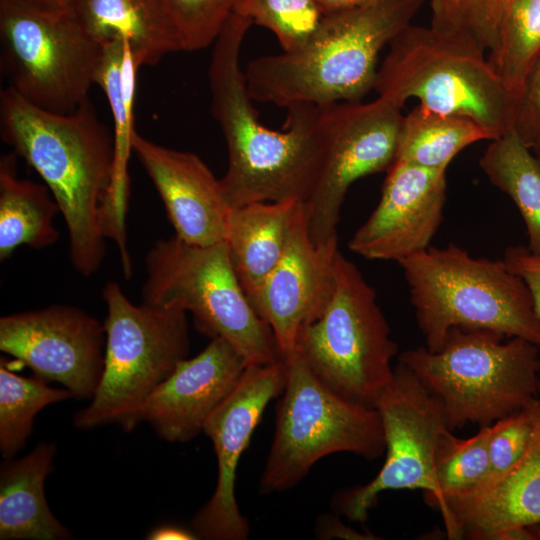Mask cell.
<instances>
[{"label":"cell","instance_id":"4fadbf2b","mask_svg":"<svg viewBox=\"0 0 540 540\" xmlns=\"http://www.w3.org/2000/svg\"><path fill=\"white\" fill-rule=\"evenodd\" d=\"M386 458L368 483L339 491L332 500L336 511L351 521L364 522L380 493L420 489L437 494L435 462L442 437L452 429L441 402L404 365L378 397Z\"/></svg>","mask_w":540,"mask_h":540},{"label":"cell","instance_id":"603a6c76","mask_svg":"<svg viewBox=\"0 0 540 540\" xmlns=\"http://www.w3.org/2000/svg\"><path fill=\"white\" fill-rule=\"evenodd\" d=\"M299 201L255 202L231 208L229 212L225 243L252 306L283 254Z\"/></svg>","mask_w":540,"mask_h":540},{"label":"cell","instance_id":"4316f807","mask_svg":"<svg viewBox=\"0 0 540 540\" xmlns=\"http://www.w3.org/2000/svg\"><path fill=\"white\" fill-rule=\"evenodd\" d=\"M479 165L515 203L526 226L527 248L540 255V167L531 149L511 130L490 140Z\"/></svg>","mask_w":540,"mask_h":540},{"label":"cell","instance_id":"5bb4252c","mask_svg":"<svg viewBox=\"0 0 540 540\" xmlns=\"http://www.w3.org/2000/svg\"><path fill=\"white\" fill-rule=\"evenodd\" d=\"M104 324L66 304L0 318V350L36 377L62 384L78 399H92L105 360Z\"/></svg>","mask_w":540,"mask_h":540},{"label":"cell","instance_id":"3957f363","mask_svg":"<svg viewBox=\"0 0 540 540\" xmlns=\"http://www.w3.org/2000/svg\"><path fill=\"white\" fill-rule=\"evenodd\" d=\"M424 2L381 0L324 14L301 48L247 64L249 95L254 101L285 108L361 101L374 90L380 52L412 23Z\"/></svg>","mask_w":540,"mask_h":540},{"label":"cell","instance_id":"74e56055","mask_svg":"<svg viewBox=\"0 0 540 540\" xmlns=\"http://www.w3.org/2000/svg\"><path fill=\"white\" fill-rule=\"evenodd\" d=\"M149 540H194L199 539L193 530L175 525H163L153 529L148 535Z\"/></svg>","mask_w":540,"mask_h":540},{"label":"cell","instance_id":"e575fe53","mask_svg":"<svg viewBox=\"0 0 540 540\" xmlns=\"http://www.w3.org/2000/svg\"><path fill=\"white\" fill-rule=\"evenodd\" d=\"M512 131L529 148L540 135V54L516 99Z\"/></svg>","mask_w":540,"mask_h":540},{"label":"cell","instance_id":"d590c367","mask_svg":"<svg viewBox=\"0 0 540 540\" xmlns=\"http://www.w3.org/2000/svg\"><path fill=\"white\" fill-rule=\"evenodd\" d=\"M503 260L529 288L535 311L540 319V255L532 253L527 247L521 245L509 246L504 252Z\"/></svg>","mask_w":540,"mask_h":540},{"label":"cell","instance_id":"ffe728a7","mask_svg":"<svg viewBox=\"0 0 540 540\" xmlns=\"http://www.w3.org/2000/svg\"><path fill=\"white\" fill-rule=\"evenodd\" d=\"M132 150L158 192L175 236L202 246L225 241L231 208L220 179L199 156L159 145L136 131Z\"/></svg>","mask_w":540,"mask_h":540},{"label":"cell","instance_id":"83f0119b","mask_svg":"<svg viewBox=\"0 0 540 540\" xmlns=\"http://www.w3.org/2000/svg\"><path fill=\"white\" fill-rule=\"evenodd\" d=\"M488 52L491 68L516 101L540 54V0H510Z\"/></svg>","mask_w":540,"mask_h":540},{"label":"cell","instance_id":"f546056e","mask_svg":"<svg viewBox=\"0 0 540 540\" xmlns=\"http://www.w3.org/2000/svg\"><path fill=\"white\" fill-rule=\"evenodd\" d=\"M493 426L480 427L469 438H458L452 431L441 439L435 462L437 494L424 495L426 503L444 494L473 487L487 474L489 467V440Z\"/></svg>","mask_w":540,"mask_h":540},{"label":"cell","instance_id":"d6986e66","mask_svg":"<svg viewBox=\"0 0 540 540\" xmlns=\"http://www.w3.org/2000/svg\"><path fill=\"white\" fill-rule=\"evenodd\" d=\"M225 339L214 338L197 356L181 361L144 403L140 420L167 442L195 438L211 413L232 392L247 367Z\"/></svg>","mask_w":540,"mask_h":540},{"label":"cell","instance_id":"2e32d148","mask_svg":"<svg viewBox=\"0 0 540 540\" xmlns=\"http://www.w3.org/2000/svg\"><path fill=\"white\" fill-rule=\"evenodd\" d=\"M338 240L312 241L304 201H299L283 254L264 281L253 307L270 326L283 357L296 348L300 330L318 319L331 297Z\"/></svg>","mask_w":540,"mask_h":540},{"label":"cell","instance_id":"60d3db41","mask_svg":"<svg viewBox=\"0 0 540 540\" xmlns=\"http://www.w3.org/2000/svg\"><path fill=\"white\" fill-rule=\"evenodd\" d=\"M530 149L540 167V135L538 136V138L536 139V141L534 142V144L532 145Z\"/></svg>","mask_w":540,"mask_h":540},{"label":"cell","instance_id":"1f68e13d","mask_svg":"<svg viewBox=\"0 0 540 540\" xmlns=\"http://www.w3.org/2000/svg\"><path fill=\"white\" fill-rule=\"evenodd\" d=\"M510 0H429L430 26L458 34L484 51L495 44L500 21Z\"/></svg>","mask_w":540,"mask_h":540},{"label":"cell","instance_id":"ba28073f","mask_svg":"<svg viewBox=\"0 0 540 540\" xmlns=\"http://www.w3.org/2000/svg\"><path fill=\"white\" fill-rule=\"evenodd\" d=\"M142 302L178 305L210 339L227 340L248 365L282 360L270 326L255 311L224 242L194 245L177 236L160 239L146 254Z\"/></svg>","mask_w":540,"mask_h":540},{"label":"cell","instance_id":"ac0fdd59","mask_svg":"<svg viewBox=\"0 0 540 540\" xmlns=\"http://www.w3.org/2000/svg\"><path fill=\"white\" fill-rule=\"evenodd\" d=\"M427 504L440 512L449 539L497 540L540 524V398L528 447L512 467Z\"/></svg>","mask_w":540,"mask_h":540},{"label":"cell","instance_id":"8d00e7d4","mask_svg":"<svg viewBox=\"0 0 540 540\" xmlns=\"http://www.w3.org/2000/svg\"><path fill=\"white\" fill-rule=\"evenodd\" d=\"M316 534L322 539L341 538L352 540L379 539L372 534L360 533L330 515H322L316 523Z\"/></svg>","mask_w":540,"mask_h":540},{"label":"cell","instance_id":"9c48e42d","mask_svg":"<svg viewBox=\"0 0 540 540\" xmlns=\"http://www.w3.org/2000/svg\"><path fill=\"white\" fill-rule=\"evenodd\" d=\"M286 381L276 406L273 441L259 482L262 494L295 487L313 465L333 453L367 460L385 452L379 411L351 402L326 387L300 352L282 358Z\"/></svg>","mask_w":540,"mask_h":540},{"label":"cell","instance_id":"cb8c5ba5","mask_svg":"<svg viewBox=\"0 0 540 540\" xmlns=\"http://www.w3.org/2000/svg\"><path fill=\"white\" fill-rule=\"evenodd\" d=\"M73 14L100 44L128 43L140 65H154L181 51L176 33L157 0H71Z\"/></svg>","mask_w":540,"mask_h":540},{"label":"cell","instance_id":"52a82bcc","mask_svg":"<svg viewBox=\"0 0 540 540\" xmlns=\"http://www.w3.org/2000/svg\"><path fill=\"white\" fill-rule=\"evenodd\" d=\"M102 297L107 309L104 369L91 403L75 414L73 424L92 429L117 423L130 432L141 423L147 398L187 358V312L178 305H135L113 281Z\"/></svg>","mask_w":540,"mask_h":540},{"label":"cell","instance_id":"ab89813d","mask_svg":"<svg viewBox=\"0 0 540 540\" xmlns=\"http://www.w3.org/2000/svg\"><path fill=\"white\" fill-rule=\"evenodd\" d=\"M39 3L56 7V8H70L71 0H35Z\"/></svg>","mask_w":540,"mask_h":540},{"label":"cell","instance_id":"6da1fadb","mask_svg":"<svg viewBox=\"0 0 540 540\" xmlns=\"http://www.w3.org/2000/svg\"><path fill=\"white\" fill-rule=\"evenodd\" d=\"M252 22L233 12L215 40L209 66L211 112L228 151L220 179L230 208L309 198L319 170V106L287 108L282 130L264 126L249 95L240 50Z\"/></svg>","mask_w":540,"mask_h":540},{"label":"cell","instance_id":"4dcf8cb0","mask_svg":"<svg viewBox=\"0 0 540 540\" xmlns=\"http://www.w3.org/2000/svg\"><path fill=\"white\" fill-rule=\"evenodd\" d=\"M233 12L272 31L284 52L304 46L324 16L316 0H237Z\"/></svg>","mask_w":540,"mask_h":540},{"label":"cell","instance_id":"9a60e30c","mask_svg":"<svg viewBox=\"0 0 540 540\" xmlns=\"http://www.w3.org/2000/svg\"><path fill=\"white\" fill-rule=\"evenodd\" d=\"M286 381L283 359L247 365L237 385L206 420L203 432L217 457V483L211 498L193 516L192 530L207 540H245L250 526L235 495L242 453L268 403L281 395Z\"/></svg>","mask_w":540,"mask_h":540},{"label":"cell","instance_id":"d6a6232c","mask_svg":"<svg viewBox=\"0 0 540 540\" xmlns=\"http://www.w3.org/2000/svg\"><path fill=\"white\" fill-rule=\"evenodd\" d=\"M170 21L181 51L213 44L237 0H157Z\"/></svg>","mask_w":540,"mask_h":540},{"label":"cell","instance_id":"7a4b0ae2","mask_svg":"<svg viewBox=\"0 0 540 540\" xmlns=\"http://www.w3.org/2000/svg\"><path fill=\"white\" fill-rule=\"evenodd\" d=\"M3 141L40 175L69 235V256L82 276L106 254L103 224L114 173V140L87 98L68 114L42 109L8 86L0 93Z\"/></svg>","mask_w":540,"mask_h":540},{"label":"cell","instance_id":"7c38bea8","mask_svg":"<svg viewBox=\"0 0 540 540\" xmlns=\"http://www.w3.org/2000/svg\"><path fill=\"white\" fill-rule=\"evenodd\" d=\"M402 108L379 96L367 103L319 105L320 166L305 202L314 243L338 240L340 210L356 180L387 172L395 163Z\"/></svg>","mask_w":540,"mask_h":540},{"label":"cell","instance_id":"f1b7e54d","mask_svg":"<svg viewBox=\"0 0 540 540\" xmlns=\"http://www.w3.org/2000/svg\"><path fill=\"white\" fill-rule=\"evenodd\" d=\"M72 397L67 389L47 386L38 377L26 378L0 365V451L12 458L32 431L36 414L47 405Z\"/></svg>","mask_w":540,"mask_h":540},{"label":"cell","instance_id":"f35d334b","mask_svg":"<svg viewBox=\"0 0 540 540\" xmlns=\"http://www.w3.org/2000/svg\"><path fill=\"white\" fill-rule=\"evenodd\" d=\"M324 14L361 8L381 0H316Z\"/></svg>","mask_w":540,"mask_h":540},{"label":"cell","instance_id":"8fae6325","mask_svg":"<svg viewBox=\"0 0 540 540\" xmlns=\"http://www.w3.org/2000/svg\"><path fill=\"white\" fill-rule=\"evenodd\" d=\"M1 65L9 86L30 103L75 111L95 84L103 45L71 8L35 0H0Z\"/></svg>","mask_w":540,"mask_h":540},{"label":"cell","instance_id":"d4e9b609","mask_svg":"<svg viewBox=\"0 0 540 540\" xmlns=\"http://www.w3.org/2000/svg\"><path fill=\"white\" fill-rule=\"evenodd\" d=\"M16 153L0 160V260L27 245L42 249L53 245L59 236L54 218L59 206L49 188L16 172Z\"/></svg>","mask_w":540,"mask_h":540},{"label":"cell","instance_id":"e0dca14e","mask_svg":"<svg viewBox=\"0 0 540 540\" xmlns=\"http://www.w3.org/2000/svg\"><path fill=\"white\" fill-rule=\"evenodd\" d=\"M447 170L395 162L377 207L348 243L371 260L399 262L430 247L443 219Z\"/></svg>","mask_w":540,"mask_h":540},{"label":"cell","instance_id":"b9f144b4","mask_svg":"<svg viewBox=\"0 0 540 540\" xmlns=\"http://www.w3.org/2000/svg\"><path fill=\"white\" fill-rule=\"evenodd\" d=\"M537 540H540V524L530 527Z\"/></svg>","mask_w":540,"mask_h":540},{"label":"cell","instance_id":"7402d4cb","mask_svg":"<svg viewBox=\"0 0 540 540\" xmlns=\"http://www.w3.org/2000/svg\"><path fill=\"white\" fill-rule=\"evenodd\" d=\"M54 443L41 442L28 455L8 458L0 470V539L63 540L72 534L48 507L44 482L53 471Z\"/></svg>","mask_w":540,"mask_h":540},{"label":"cell","instance_id":"484cf974","mask_svg":"<svg viewBox=\"0 0 540 540\" xmlns=\"http://www.w3.org/2000/svg\"><path fill=\"white\" fill-rule=\"evenodd\" d=\"M496 136L472 119L416 105L403 115L395 162L447 170L463 149Z\"/></svg>","mask_w":540,"mask_h":540},{"label":"cell","instance_id":"8992f818","mask_svg":"<svg viewBox=\"0 0 540 540\" xmlns=\"http://www.w3.org/2000/svg\"><path fill=\"white\" fill-rule=\"evenodd\" d=\"M490 330L452 328L438 351H403L408 368L441 402L452 430L491 425L538 398V346Z\"/></svg>","mask_w":540,"mask_h":540},{"label":"cell","instance_id":"836d02e7","mask_svg":"<svg viewBox=\"0 0 540 540\" xmlns=\"http://www.w3.org/2000/svg\"><path fill=\"white\" fill-rule=\"evenodd\" d=\"M538 399L492 424L488 447L489 467L483 479L505 472L523 456L534 430Z\"/></svg>","mask_w":540,"mask_h":540},{"label":"cell","instance_id":"277c9868","mask_svg":"<svg viewBox=\"0 0 540 540\" xmlns=\"http://www.w3.org/2000/svg\"><path fill=\"white\" fill-rule=\"evenodd\" d=\"M398 263L429 351L440 350L452 328L490 330L540 346L530 290L503 259L474 258L450 244L430 246Z\"/></svg>","mask_w":540,"mask_h":540},{"label":"cell","instance_id":"30bf717a","mask_svg":"<svg viewBox=\"0 0 540 540\" xmlns=\"http://www.w3.org/2000/svg\"><path fill=\"white\" fill-rule=\"evenodd\" d=\"M296 349L312 373L342 398L374 407L393 377L397 345L375 290L339 251L322 315L299 332Z\"/></svg>","mask_w":540,"mask_h":540},{"label":"cell","instance_id":"5b68a950","mask_svg":"<svg viewBox=\"0 0 540 540\" xmlns=\"http://www.w3.org/2000/svg\"><path fill=\"white\" fill-rule=\"evenodd\" d=\"M388 47L374 86L379 97L401 107L415 98L429 110L472 119L496 137L512 130L516 101L473 41L411 23Z\"/></svg>","mask_w":540,"mask_h":540},{"label":"cell","instance_id":"44dd1931","mask_svg":"<svg viewBox=\"0 0 540 540\" xmlns=\"http://www.w3.org/2000/svg\"><path fill=\"white\" fill-rule=\"evenodd\" d=\"M141 67L128 43L112 41L103 44V56L95 84L104 92L113 118L114 173L105 209L104 234L119 248L122 259H128L125 217L129 196L128 160L132 150L136 75Z\"/></svg>","mask_w":540,"mask_h":540}]
</instances>
